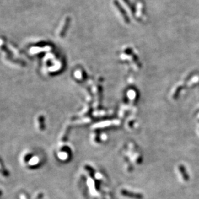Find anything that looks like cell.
<instances>
[{"instance_id":"cell-1","label":"cell","mask_w":199,"mask_h":199,"mask_svg":"<svg viewBox=\"0 0 199 199\" xmlns=\"http://www.w3.org/2000/svg\"><path fill=\"white\" fill-rule=\"evenodd\" d=\"M69 22H70V18L69 17H67L63 20V24L61 26V28L58 32V35L60 37H63V35H65V32L66 30L67 29L68 25L69 24Z\"/></svg>"},{"instance_id":"cell-2","label":"cell","mask_w":199,"mask_h":199,"mask_svg":"<svg viewBox=\"0 0 199 199\" xmlns=\"http://www.w3.org/2000/svg\"><path fill=\"white\" fill-rule=\"evenodd\" d=\"M114 4H115V5L116 7L118 10L119 11V13H120V14L121 15V16H122V18L124 19V21L126 22L127 24L129 23V18H128V16H127L126 13H125L124 10L123 9L122 7H121L120 6V5L119 4V3H118L117 1H114Z\"/></svg>"},{"instance_id":"cell-3","label":"cell","mask_w":199,"mask_h":199,"mask_svg":"<svg viewBox=\"0 0 199 199\" xmlns=\"http://www.w3.org/2000/svg\"><path fill=\"white\" fill-rule=\"evenodd\" d=\"M180 171L183 175V177L184 179L185 180H189V176L187 175V174L186 173V170L184 169V166H180Z\"/></svg>"}]
</instances>
